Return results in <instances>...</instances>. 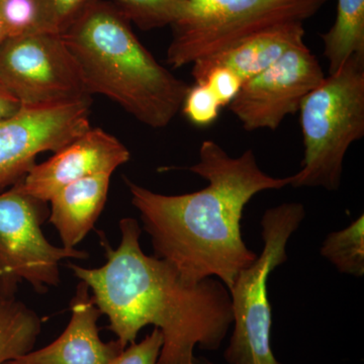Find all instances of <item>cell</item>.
Here are the masks:
<instances>
[{"mask_svg":"<svg viewBox=\"0 0 364 364\" xmlns=\"http://www.w3.org/2000/svg\"><path fill=\"white\" fill-rule=\"evenodd\" d=\"M0 11L6 39L48 33L37 0H0Z\"/></svg>","mask_w":364,"mask_h":364,"instance_id":"cell-19","label":"cell"},{"mask_svg":"<svg viewBox=\"0 0 364 364\" xmlns=\"http://www.w3.org/2000/svg\"><path fill=\"white\" fill-rule=\"evenodd\" d=\"M21 107L20 102L0 83V121L11 117Z\"/></svg>","mask_w":364,"mask_h":364,"instance_id":"cell-24","label":"cell"},{"mask_svg":"<svg viewBox=\"0 0 364 364\" xmlns=\"http://www.w3.org/2000/svg\"><path fill=\"white\" fill-rule=\"evenodd\" d=\"M47 217V203L14 186L0 195V294L14 296L23 282L44 294L61 282L62 261L87 259L85 251L47 240L42 230Z\"/></svg>","mask_w":364,"mask_h":364,"instance_id":"cell-7","label":"cell"},{"mask_svg":"<svg viewBox=\"0 0 364 364\" xmlns=\"http://www.w3.org/2000/svg\"><path fill=\"white\" fill-rule=\"evenodd\" d=\"M198 156L188 170L208 181L202 191L165 196L126 183L155 257L173 265L188 286L217 277L229 289L258 257L242 238L244 208L261 191L291 186L293 176H268L252 150L234 158L212 140L203 141Z\"/></svg>","mask_w":364,"mask_h":364,"instance_id":"cell-1","label":"cell"},{"mask_svg":"<svg viewBox=\"0 0 364 364\" xmlns=\"http://www.w3.org/2000/svg\"><path fill=\"white\" fill-rule=\"evenodd\" d=\"M329 0H188L172 26L167 63L173 68L224 51L273 26L303 23Z\"/></svg>","mask_w":364,"mask_h":364,"instance_id":"cell-6","label":"cell"},{"mask_svg":"<svg viewBox=\"0 0 364 364\" xmlns=\"http://www.w3.org/2000/svg\"><path fill=\"white\" fill-rule=\"evenodd\" d=\"M130 151L102 129L90 128L50 159L36 164L14 188L33 198L49 203L60 189L97 173H114L130 160Z\"/></svg>","mask_w":364,"mask_h":364,"instance_id":"cell-11","label":"cell"},{"mask_svg":"<svg viewBox=\"0 0 364 364\" xmlns=\"http://www.w3.org/2000/svg\"><path fill=\"white\" fill-rule=\"evenodd\" d=\"M321 255L330 261L340 272L351 277L364 275V215H361L341 231L326 237Z\"/></svg>","mask_w":364,"mask_h":364,"instance_id":"cell-17","label":"cell"},{"mask_svg":"<svg viewBox=\"0 0 364 364\" xmlns=\"http://www.w3.org/2000/svg\"><path fill=\"white\" fill-rule=\"evenodd\" d=\"M42 331V318L18 301L0 294V364H6L33 350Z\"/></svg>","mask_w":364,"mask_h":364,"instance_id":"cell-16","label":"cell"},{"mask_svg":"<svg viewBox=\"0 0 364 364\" xmlns=\"http://www.w3.org/2000/svg\"><path fill=\"white\" fill-rule=\"evenodd\" d=\"M162 345V333L158 328H154L142 341L134 342L123 349L109 364H157Z\"/></svg>","mask_w":364,"mask_h":364,"instance_id":"cell-22","label":"cell"},{"mask_svg":"<svg viewBox=\"0 0 364 364\" xmlns=\"http://www.w3.org/2000/svg\"><path fill=\"white\" fill-rule=\"evenodd\" d=\"M303 23H289L273 26L246 38L224 51L198 59L193 63L191 75L200 83L215 66L233 70L243 81L267 70L296 46L305 44Z\"/></svg>","mask_w":364,"mask_h":364,"instance_id":"cell-13","label":"cell"},{"mask_svg":"<svg viewBox=\"0 0 364 364\" xmlns=\"http://www.w3.org/2000/svg\"><path fill=\"white\" fill-rule=\"evenodd\" d=\"M112 6L144 31L173 26L183 18L188 0H112Z\"/></svg>","mask_w":364,"mask_h":364,"instance_id":"cell-18","label":"cell"},{"mask_svg":"<svg viewBox=\"0 0 364 364\" xmlns=\"http://www.w3.org/2000/svg\"><path fill=\"white\" fill-rule=\"evenodd\" d=\"M299 112L304 159L291 186L338 191L345 155L364 136V56L353 55L325 77Z\"/></svg>","mask_w":364,"mask_h":364,"instance_id":"cell-4","label":"cell"},{"mask_svg":"<svg viewBox=\"0 0 364 364\" xmlns=\"http://www.w3.org/2000/svg\"><path fill=\"white\" fill-rule=\"evenodd\" d=\"M305 217V207L299 203H284L263 215L262 251L251 267L239 272L229 289L234 331L224 354L228 363L282 364L272 351L267 282L273 270L287 262V242Z\"/></svg>","mask_w":364,"mask_h":364,"instance_id":"cell-5","label":"cell"},{"mask_svg":"<svg viewBox=\"0 0 364 364\" xmlns=\"http://www.w3.org/2000/svg\"><path fill=\"white\" fill-rule=\"evenodd\" d=\"M6 39V28H4V18H2L1 11H0V46Z\"/></svg>","mask_w":364,"mask_h":364,"instance_id":"cell-25","label":"cell"},{"mask_svg":"<svg viewBox=\"0 0 364 364\" xmlns=\"http://www.w3.org/2000/svg\"><path fill=\"white\" fill-rule=\"evenodd\" d=\"M71 318L58 338L6 364H109L123 350L117 340L102 341L97 322L102 313L90 287L79 282L70 303Z\"/></svg>","mask_w":364,"mask_h":364,"instance_id":"cell-12","label":"cell"},{"mask_svg":"<svg viewBox=\"0 0 364 364\" xmlns=\"http://www.w3.org/2000/svg\"><path fill=\"white\" fill-rule=\"evenodd\" d=\"M90 100L21 105L0 121V188L21 181L45 151L57 152L91 128Z\"/></svg>","mask_w":364,"mask_h":364,"instance_id":"cell-9","label":"cell"},{"mask_svg":"<svg viewBox=\"0 0 364 364\" xmlns=\"http://www.w3.org/2000/svg\"><path fill=\"white\" fill-rule=\"evenodd\" d=\"M61 37L90 97L111 98L152 129L165 128L181 112L189 85L156 61L112 4L95 0Z\"/></svg>","mask_w":364,"mask_h":364,"instance_id":"cell-3","label":"cell"},{"mask_svg":"<svg viewBox=\"0 0 364 364\" xmlns=\"http://www.w3.org/2000/svg\"><path fill=\"white\" fill-rule=\"evenodd\" d=\"M200 83H205L212 90L222 107L233 102L243 85L242 79L233 70L225 66L210 68Z\"/></svg>","mask_w":364,"mask_h":364,"instance_id":"cell-23","label":"cell"},{"mask_svg":"<svg viewBox=\"0 0 364 364\" xmlns=\"http://www.w3.org/2000/svg\"><path fill=\"white\" fill-rule=\"evenodd\" d=\"M321 38L329 74L353 55L364 56V0H337L334 23Z\"/></svg>","mask_w":364,"mask_h":364,"instance_id":"cell-15","label":"cell"},{"mask_svg":"<svg viewBox=\"0 0 364 364\" xmlns=\"http://www.w3.org/2000/svg\"><path fill=\"white\" fill-rule=\"evenodd\" d=\"M111 176L104 172L85 177L52 196L49 221L63 247L76 249L93 229L107 203Z\"/></svg>","mask_w":364,"mask_h":364,"instance_id":"cell-14","label":"cell"},{"mask_svg":"<svg viewBox=\"0 0 364 364\" xmlns=\"http://www.w3.org/2000/svg\"><path fill=\"white\" fill-rule=\"evenodd\" d=\"M50 33L62 35L80 18L95 0H37Z\"/></svg>","mask_w":364,"mask_h":364,"instance_id":"cell-21","label":"cell"},{"mask_svg":"<svg viewBox=\"0 0 364 364\" xmlns=\"http://www.w3.org/2000/svg\"><path fill=\"white\" fill-rule=\"evenodd\" d=\"M119 230V247L102 241V267L68 264L90 287L98 310L109 318V329L126 348L144 327L155 326L163 335L157 364H213L196 358L193 351L196 346L218 350L227 336L233 324L228 287L215 277L188 286L173 265L144 253L136 220L122 219Z\"/></svg>","mask_w":364,"mask_h":364,"instance_id":"cell-2","label":"cell"},{"mask_svg":"<svg viewBox=\"0 0 364 364\" xmlns=\"http://www.w3.org/2000/svg\"><path fill=\"white\" fill-rule=\"evenodd\" d=\"M0 83L21 105L90 100L77 62L56 33L4 40L0 46Z\"/></svg>","mask_w":364,"mask_h":364,"instance_id":"cell-8","label":"cell"},{"mask_svg":"<svg viewBox=\"0 0 364 364\" xmlns=\"http://www.w3.org/2000/svg\"><path fill=\"white\" fill-rule=\"evenodd\" d=\"M222 105L205 83L189 86L182 102V114L196 127H208L219 117Z\"/></svg>","mask_w":364,"mask_h":364,"instance_id":"cell-20","label":"cell"},{"mask_svg":"<svg viewBox=\"0 0 364 364\" xmlns=\"http://www.w3.org/2000/svg\"><path fill=\"white\" fill-rule=\"evenodd\" d=\"M325 77L306 45L296 46L267 70L245 81L228 107L246 131H275L287 116L299 112L304 98Z\"/></svg>","mask_w":364,"mask_h":364,"instance_id":"cell-10","label":"cell"}]
</instances>
